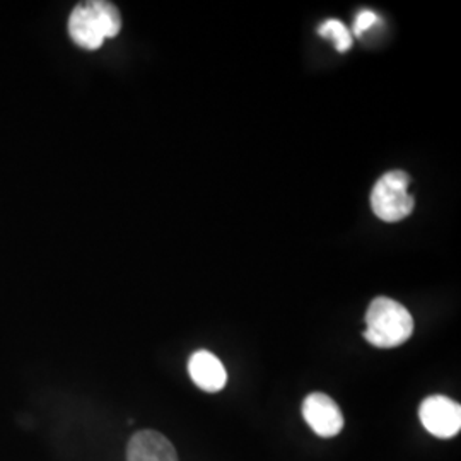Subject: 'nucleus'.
<instances>
[{
    "mask_svg": "<svg viewBox=\"0 0 461 461\" xmlns=\"http://www.w3.org/2000/svg\"><path fill=\"white\" fill-rule=\"evenodd\" d=\"M419 417L422 426L436 438L449 439L460 432L461 407L447 396L426 398L419 409Z\"/></svg>",
    "mask_w": 461,
    "mask_h": 461,
    "instance_id": "20e7f679",
    "label": "nucleus"
},
{
    "mask_svg": "<svg viewBox=\"0 0 461 461\" xmlns=\"http://www.w3.org/2000/svg\"><path fill=\"white\" fill-rule=\"evenodd\" d=\"M303 417L314 434L321 438H333L344 428V415L325 393H312L303 402Z\"/></svg>",
    "mask_w": 461,
    "mask_h": 461,
    "instance_id": "39448f33",
    "label": "nucleus"
},
{
    "mask_svg": "<svg viewBox=\"0 0 461 461\" xmlns=\"http://www.w3.org/2000/svg\"><path fill=\"white\" fill-rule=\"evenodd\" d=\"M188 373L198 388L207 393L221 392L228 383V373L224 364L209 350H197L190 357Z\"/></svg>",
    "mask_w": 461,
    "mask_h": 461,
    "instance_id": "423d86ee",
    "label": "nucleus"
},
{
    "mask_svg": "<svg viewBox=\"0 0 461 461\" xmlns=\"http://www.w3.org/2000/svg\"><path fill=\"white\" fill-rule=\"evenodd\" d=\"M318 32L323 38L333 40L337 51H340V53H346L347 50L352 47V34L348 33L346 24L339 19L325 21Z\"/></svg>",
    "mask_w": 461,
    "mask_h": 461,
    "instance_id": "6e6552de",
    "label": "nucleus"
},
{
    "mask_svg": "<svg viewBox=\"0 0 461 461\" xmlns=\"http://www.w3.org/2000/svg\"><path fill=\"white\" fill-rule=\"evenodd\" d=\"M122 30V17L113 4L95 0L79 4L68 17V34L83 49L96 50Z\"/></svg>",
    "mask_w": 461,
    "mask_h": 461,
    "instance_id": "f03ea898",
    "label": "nucleus"
},
{
    "mask_svg": "<svg viewBox=\"0 0 461 461\" xmlns=\"http://www.w3.org/2000/svg\"><path fill=\"white\" fill-rule=\"evenodd\" d=\"M376 23H378L376 13H373V11L359 13L356 17V23H354V34L363 36V33H366L369 28H373Z\"/></svg>",
    "mask_w": 461,
    "mask_h": 461,
    "instance_id": "1a4fd4ad",
    "label": "nucleus"
},
{
    "mask_svg": "<svg viewBox=\"0 0 461 461\" xmlns=\"http://www.w3.org/2000/svg\"><path fill=\"white\" fill-rule=\"evenodd\" d=\"M413 333V318L409 310L390 297H376L366 313L364 339L379 348L405 344Z\"/></svg>",
    "mask_w": 461,
    "mask_h": 461,
    "instance_id": "f257e3e1",
    "label": "nucleus"
},
{
    "mask_svg": "<svg viewBox=\"0 0 461 461\" xmlns=\"http://www.w3.org/2000/svg\"><path fill=\"white\" fill-rule=\"evenodd\" d=\"M127 461H178V455L161 432L140 430L129 443Z\"/></svg>",
    "mask_w": 461,
    "mask_h": 461,
    "instance_id": "0eeeda50",
    "label": "nucleus"
},
{
    "mask_svg": "<svg viewBox=\"0 0 461 461\" xmlns=\"http://www.w3.org/2000/svg\"><path fill=\"white\" fill-rule=\"evenodd\" d=\"M411 176L405 171H390L379 178L371 192L373 212L384 222H398L412 214L415 200L409 194Z\"/></svg>",
    "mask_w": 461,
    "mask_h": 461,
    "instance_id": "7ed1b4c3",
    "label": "nucleus"
}]
</instances>
